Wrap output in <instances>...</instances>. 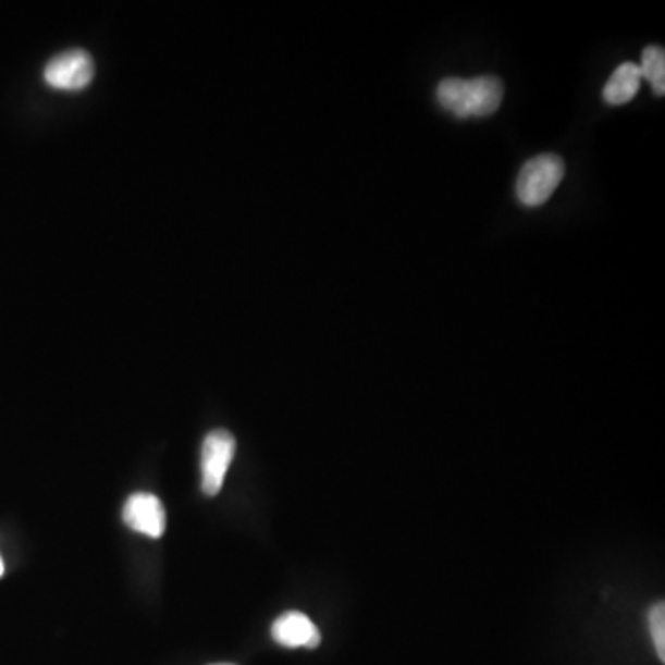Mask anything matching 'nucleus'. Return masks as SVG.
Here are the masks:
<instances>
[{"label":"nucleus","mask_w":665,"mask_h":665,"mask_svg":"<svg viewBox=\"0 0 665 665\" xmlns=\"http://www.w3.org/2000/svg\"><path fill=\"white\" fill-rule=\"evenodd\" d=\"M505 97L503 82L495 76L446 78L436 87V100L458 119L494 115Z\"/></svg>","instance_id":"nucleus-1"},{"label":"nucleus","mask_w":665,"mask_h":665,"mask_svg":"<svg viewBox=\"0 0 665 665\" xmlns=\"http://www.w3.org/2000/svg\"><path fill=\"white\" fill-rule=\"evenodd\" d=\"M566 174V165L555 153L529 159L519 171L516 195L527 208H538L550 200Z\"/></svg>","instance_id":"nucleus-2"},{"label":"nucleus","mask_w":665,"mask_h":665,"mask_svg":"<svg viewBox=\"0 0 665 665\" xmlns=\"http://www.w3.org/2000/svg\"><path fill=\"white\" fill-rule=\"evenodd\" d=\"M237 442L233 434L224 429L209 433L201 446V490L204 494L213 497L219 494L227 468L232 465Z\"/></svg>","instance_id":"nucleus-3"},{"label":"nucleus","mask_w":665,"mask_h":665,"mask_svg":"<svg viewBox=\"0 0 665 665\" xmlns=\"http://www.w3.org/2000/svg\"><path fill=\"white\" fill-rule=\"evenodd\" d=\"M95 76V63L86 50L74 49L54 56L45 67V82L60 91H79Z\"/></svg>","instance_id":"nucleus-4"},{"label":"nucleus","mask_w":665,"mask_h":665,"mask_svg":"<svg viewBox=\"0 0 665 665\" xmlns=\"http://www.w3.org/2000/svg\"><path fill=\"white\" fill-rule=\"evenodd\" d=\"M126 526L150 538L163 537L167 514L163 503L152 494H134L124 505Z\"/></svg>","instance_id":"nucleus-5"},{"label":"nucleus","mask_w":665,"mask_h":665,"mask_svg":"<svg viewBox=\"0 0 665 665\" xmlns=\"http://www.w3.org/2000/svg\"><path fill=\"white\" fill-rule=\"evenodd\" d=\"M272 638L275 643L288 649H315L322 640L317 625L301 612L281 614L272 625Z\"/></svg>","instance_id":"nucleus-6"},{"label":"nucleus","mask_w":665,"mask_h":665,"mask_svg":"<svg viewBox=\"0 0 665 665\" xmlns=\"http://www.w3.org/2000/svg\"><path fill=\"white\" fill-rule=\"evenodd\" d=\"M641 82L643 79H641L640 67L636 63H621L604 84V102L612 106L627 104L640 91Z\"/></svg>","instance_id":"nucleus-7"},{"label":"nucleus","mask_w":665,"mask_h":665,"mask_svg":"<svg viewBox=\"0 0 665 665\" xmlns=\"http://www.w3.org/2000/svg\"><path fill=\"white\" fill-rule=\"evenodd\" d=\"M641 79H648L653 91L660 97L665 95V52L658 45H651L641 52Z\"/></svg>","instance_id":"nucleus-8"},{"label":"nucleus","mask_w":665,"mask_h":665,"mask_svg":"<svg viewBox=\"0 0 665 665\" xmlns=\"http://www.w3.org/2000/svg\"><path fill=\"white\" fill-rule=\"evenodd\" d=\"M649 629L653 638L654 649L662 662H665V604H654L649 612Z\"/></svg>","instance_id":"nucleus-9"},{"label":"nucleus","mask_w":665,"mask_h":665,"mask_svg":"<svg viewBox=\"0 0 665 665\" xmlns=\"http://www.w3.org/2000/svg\"><path fill=\"white\" fill-rule=\"evenodd\" d=\"M4 574V564H2V558H0V577Z\"/></svg>","instance_id":"nucleus-10"},{"label":"nucleus","mask_w":665,"mask_h":665,"mask_svg":"<svg viewBox=\"0 0 665 665\" xmlns=\"http://www.w3.org/2000/svg\"><path fill=\"white\" fill-rule=\"evenodd\" d=\"M217 665H232V664H217Z\"/></svg>","instance_id":"nucleus-11"}]
</instances>
